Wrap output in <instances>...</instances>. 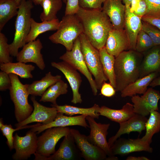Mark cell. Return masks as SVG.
<instances>
[{
  "label": "cell",
  "instance_id": "34",
  "mask_svg": "<svg viewBox=\"0 0 160 160\" xmlns=\"http://www.w3.org/2000/svg\"><path fill=\"white\" fill-rule=\"evenodd\" d=\"M62 0H43L41 4L43 12L40 18L41 21H51L57 18V14L62 8Z\"/></svg>",
  "mask_w": 160,
  "mask_h": 160
},
{
  "label": "cell",
  "instance_id": "29",
  "mask_svg": "<svg viewBox=\"0 0 160 160\" xmlns=\"http://www.w3.org/2000/svg\"><path fill=\"white\" fill-rule=\"evenodd\" d=\"M52 106L56 108L58 113H64L69 116H72L76 114L85 115L94 119H98L100 115L98 113L100 108L99 105L95 104L89 108H81L68 105H59L56 104H52Z\"/></svg>",
  "mask_w": 160,
  "mask_h": 160
},
{
  "label": "cell",
  "instance_id": "18",
  "mask_svg": "<svg viewBox=\"0 0 160 160\" xmlns=\"http://www.w3.org/2000/svg\"><path fill=\"white\" fill-rule=\"evenodd\" d=\"M149 144L142 141L140 138L117 139L110 147L112 154L125 155L134 152L145 151L152 153L153 149Z\"/></svg>",
  "mask_w": 160,
  "mask_h": 160
},
{
  "label": "cell",
  "instance_id": "28",
  "mask_svg": "<svg viewBox=\"0 0 160 160\" xmlns=\"http://www.w3.org/2000/svg\"><path fill=\"white\" fill-rule=\"evenodd\" d=\"M0 69L8 74H14L21 78L32 79L33 76L31 72L35 69V67L31 64L18 62L0 63Z\"/></svg>",
  "mask_w": 160,
  "mask_h": 160
},
{
  "label": "cell",
  "instance_id": "22",
  "mask_svg": "<svg viewBox=\"0 0 160 160\" xmlns=\"http://www.w3.org/2000/svg\"><path fill=\"white\" fill-rule=\"evenodd\" d=\"M142 21L141 17L132 12L130 7H125L124 29L129 41V50H135L137 37L142 29Z\"/></svg>",
  "mask_w": 160,
  "mask_h": 160
},
{
  "label": "cell",
  "instance_id": "40",
  "mask_svg": "<svg viewBox=\"0 0 160 160\" xmlns=\"http://www.w3.org/2000/svg\"><path fill=\"white\" fill-rule=\"evenodd\" d=\"M105 0H79L80 7L89 9H102V5Z\"/></svg>",
  "mask_w": 160,
  "mask_h": 160
},
{
  "label": "cell",
  "instance_id": "49",
  "mask_svg": "<svg viewBox=\"0 0 160 160\" xmlns=\"http://www.w3.org/2000/svg\"><path fill=\"white\" fill-rule=\"evenodd\" d=\"M43 0H33V3L36 5H41Z\"/></svg>",
  "mask_w": 160,
  "mask_h": 160
},
{
  "label": "cell",
  "instance_id": "42",
  "mask_svg": "<svg viewBox=\"0 0 160 160\" xmlns=\"http://www.w3.org/2000/svg\"><path fill=\"white\" fill-rule=\"evenodd\" d=\"M66 4L65 15H75L80 7L79 0H67Z\"/></svg>",
  "mask_w": 160,
  "mask_h": 160
},
{
  "label": "cell",
  "instance_id": "10",
  "mask_svg": "<svg viewBox=\"0 0 160 160\" xmlns=\"http://www.w3.org/2000/svg\"><path fill=\"white\" fill-rule=\"evenodd\" d=\"M14 147L15 152L12 156L15 160L27 159L36 152L37 139L36 133L30 130L23 137L16 133L14 136Z\"/></svg>",
  "mask_w": 160,
  "mask_h": 160
},
{
  "label": "cell",
  "instance_id": "31",
  "mask_svg": "<svg viewBox=\"0 0 160 160\" xmlns=\"http://www.w3.org/2000/svg\"><path fill=\"white\" fill-rule=\"evenodd\" d=\"M19 5L15 0H0V31L6 23L17 16Z\"/></svg>",
  "mask_w": 160,
  "mask_h": 160
},
{
  "label": "cell",
  "instance_id": "24",
  "mask_svg": "<svg viewBox=\"0 0 160 160\" xmlns=\"http://www.w3.org/2000/svg\"><path fill=\"white\" fill-rule=\"evenodd\" d=\"M98 113L100 115L119 124L127 121L135 114L133 105L129 103H126L120 109H113L103 106L100 107Z\"/></svg>",
  "mask_w": 160,
  "mask_h": 160
},
{
  "label": "cell",
  "instance_id": "23",
  "mask_svg": "<svg viewBox=\"0 0 160 160\" xmlns=\"http://www.w3.org/2000/svg\"><path fill=\"white\" fill-rule=\"evenodd\" d=\"M155 46L145 52L141 63L139 78L153 72L160 73V47Z\"/></svg>",
  "mask_w": 160,
  "mask_h": 160
},
{
  "label": "cell",
  "instance_id": "45",
  "mask_svg": "<svg viewBox=\"0 0 160 160\" xmlns=\"http://www.w3.org/2000/svg\"><path fill=\"white\" fill-rule=\"evenodd\" d=\"M100 89V94L107 97H111L113 96L116 92L110 83H107L105 81L103 83Z\"/></svg>",
  "mask_w": 160,
  "mask_h": 160
},
{
  "label": "cell",
  "instance_id": "9",
  "mask_svg": "<svg viewBox=\"0 0 160 160\" xmlns=\"http://www.w3.org/2000/svg\"><path fill=\"white\" fill-rule=\"evenodd\" d=\"M86 119L89 123L90 130L89 135L87 136L88 140L104 151L108 156L107 160H118L117 157L112 154L106 139L110 124L97 123L94 118L89 116H87Z\"/></svg>",
  "mask_w": 160,
  "mask_h": 160
},
{
  "label": "cell",
  "instance_id": "6",
  "mask_svg": "<svg viewBox=\"0 0 160 160\" xmlns=\"http://www.w3.org/2000/svg\"><path fill=\"white\" fill-rule=\"evenodd\" d=\"M81 49L87 67L95 78L98 89L108 80L105 75L101 62L99 52L90 43L83 33L79 36Z\"/></svg>",
  "mask_w": 160,
  "mask_h": 160
},
{
  "label": "cell",
  "instance_id": "25",
  "mask_svg": "<svg viewBox=\"0 0 160 160\" xmlns=\"http://www.w3.org/2000/svg\"><path fill=\"white\" fill-rule=\"evenodd\" d=\"M159 73L153 72L141 78L127 86L121 92L122 97H132L137 94H143L147 90V87L156 77L159 76Z\"/></svg>",
  "mask_w": 160,
  "mask_h": 160
},
{
  "label": "cell",
  "instance_id": "3",
  "mask_svg": "<svg viewBox=\"0 0 160 160\" xmlns=\"http://www.w3.org/2000/svg\"><path fill=\"white\" fill-rule=\"evenodd\" d=\"M33 2L30 0H22L18 7L15 22V32L12 42L9 44L10 54L16 57L19 48L26 44V40L31 30V10Z\"/></svg>",
  "mask_w": 160,
  "mask_h": 160
},
{
  "label": "cell",
  "instance_id": "17",
  "mask_svg": "<svg viewBox=\"0 0 160 160\" xmlns=\"http://www.w3.org/2000/svg\"><path fill=\"white\" fill-rule=\"evenodd\" d=\"M85 115L76 116H67L63 113H58L54 121L47 124H38L33 125L31 130L36 134H39L46 129L53 127H67L69 126H79L85 128L89 127L86 121Z\"/></svg>",
  "mask_w": 160,
  "mask_h": 160
},
{
  "label": "cell",
  "instance_id": "8",
  "mask_svg": "<svg viewBox=\"0 0 160 160\" xmlns=\"http://www.w3.org/2000/svg\"><path fill=\"white\" fill-rule=\"evenodd\" d=\"M67 127H53L48 128L38 137L37 155L44 157H48L54 153L55 146L62 137L70 132Z\"/></svg>",
  "mask_w": 160,
  "mask_h": 160
},
{
  "label": "cell",
  "instance_id": "26",
  "mask_svg": "<svg viewBox=\"0 0 160 160\" xmlns=\"http://www.w3.org/2000/svg\"><path fill=\"white\" fill-rule=\"evenodd\" d=\"M60 75H53L51 72L45 74V76L39 80L33 81L28 84L27 89L29 95L32 96H41L45 91L51 85L61 79Z\"/></svg>",
  "mask_w": 160,
  "mask_h": 160
},
{
  "label": "cell",
  "instance_id": "35",
  "mask_svg": "<svg viewBox=\"0 0 160 160\" xmlns=\"http://www.w3.org/2000/svg\"><path fill=\"white\" fill-rule=\"evenodd\" d=\"M154 46L149 36L143 30L137 35L135 50L140 53L144 52Z\"/></svg>",
  "mask_w": 160,
  "mask_h": 160
},
{
  "label": "cell",
  "instance_id": "33",
  "mask_svg": "<svg viewBox=\"0 0 160 160\" xmlns=\"http://www.w3.org/2000/svg\"><path fill=\"white\" fill-rule=\"evenodd\" d=\"M145 124L146 132L140 140L150 144L153 135L160 130V113L156 111H151Z\"/></svg>",
  "mask_w": 160,
  "mask_h": 160
},
{
  "label": "cell",
  "instance_id": "48",
  "mask_svg": "<svg viewBox=\"0 0 160 160\" xmlns=\"http://www.w3.org/2000/svg\"><path fill=\"white\" fill-rule=\"evenodd\" d=\"M132 0H123L125 7H129Z\"/></svg>",
  "mask_w": 160,
  "mask_h": 160
},
{
  "label": "cell",
  "instance_id": "20",
  "mask_svg": "<svg viewBox=\"0 0 160 160\" xmlns=\"http://www.w3.org/2000/svg\"><path fill=\"white\" fill-rule=\"evenodd\" d=\"M105 47L107 52L115 57L123 52L129 50V41L124 29H111Z\"/></svg>",
  "mask_w": 160,
  "mask_h": 160
},
{
  "label": "cell",
  "instance_id": "13",
  "mask_svg": "<svg viewBox=\"0 0 160 160\" xmlns=\"http://www.w3.org/2000/svg\"><path fill=\"white\" fill-rule=\"evenodd\" d=\"M70 132L73 136L82 157L86 160H104L107 159V155L100 148L90 142L87 136L81 134L76 129H70Z\"/></svg>",
  "mask_w": 160,
  "mask_h": 160
},
{
  "label": "cell",
  "instance_id": "1",
  "mask_svg": "<svg viewBox=\"0 0 160 160\" xmlns=\"http://www.w3.org/2000/svg\"><path fill=\"white\" fill-rule=\"evenodd\" d=\"M76 15L82 25L83 33L91 44L98 50L105 47L113 28L107 15L102 9L80 7Z\"/></svg>",
  "mask_w": 160,
  "mask_h": 160
},
{
  "label": "cell",
  "instance_id": "15",
  "mask_svg": "<svg viewBox=\"0 0 160 160\" xmlns=\"http://www.w3.org/2000/svg\"><path fill=\"white\" fill-rule=\"evenodd\" d=\"M51 64L52 67L61 71L68 82L73 94L71 102L75 104L81 103L82 102V100L79 89L82 79L77 70L64 61L57 63L52 62Z\"/></svg>",
  "mask_w": 160,
  "mask_h": 160
},
{
  "label": "cell",
  "instance_id": "51",
  "mask_svg": "<svg viewBox=\"0 0 160 160\" xmlns=\"http://www.w3.org/2000/svg\"><path fill=\"white\" fill-rule=\"evenodd\" d=\"M65 3H66L67 0H62Z\"/></svg>",
  "mask_w": 160,
  "mask_h": 160
},
{
  "label": "cell",
  "instance_id": "32",
  "mask_svg": "<svg viewBox=\"0 0 160 160\" xmlns=\"http://www.w3.org/2000/svg\"><path fill=\"white\" fill-rule=\"evenodd\" d=\"M68 85L61 79L50 86L41 96L40 102H49L53 105L57 104L56 100L60 95L66 94Z\"/></svg>",
  "mask_w": 160,
  "mask_h": 160
},
{
  "label": "cell",
  "instance_id": "2",
  "mask_svg": "<svg viewBox=\"0 0 160 160\" xmlns=\"http://www.w3.org/2000/svg\"><path fill=\"white\" fill-rule=\"evenodd\" d=\"M135 50L125 51L115 57L114 73L116 92H121L127 86L139 78L143 60Z\"/></svg>",
  "mask_w": 160,
  "mask_h": 160
},
{
  "label": "cell",
  "instance_id": "36",
  "mask_svg": "<svg viewBox=\"0 0 160 160\" xmlns=\"http://www.w3.org/2000/svg\"><path fill=\"white\" fill-rule=\"evenodd\" d=\"M8 40L3 33L0 32V63L12 62V58L10 56Z\"/></svg>",
  "mask_w": 160,
  "mask_h": 160
},
{
  "label": "cell",
  "instance_id": "47",
  "mask_svg": "<svg viewBox=\"0 0 160 160\" xmlns=\"http://www.w3.org/2000/svg\"><path fill=\"white\" fill-rule=\"evenodd\" d=\"M126 160H149V159L147 157L144 156H129L127 157Z\"/></svg>",
  "mask_w": 160,
  "mask_h": 160
},
{
  "label": "cell",
  "instance_id": "11",
  "mask_svg": "<svg viewBox=\"0 0 160 160\" xmlns=\"http://www.w3.org/2000/svg\"><path fill=\"white\" fill-rule=\"evenodd\" d=\"M160 99V93L152 87L148 89L142 96L135 95L131 98L134 112L144 116L151 111L159 110L158 104Z\"/></svg>",
  "mask_w": 160,
  "mask_h": 160
},
{
  "label": "cell",
  "instance_id": "50",
  "mask_svg": "<svg viewBox=\"0 0 160 160\" xmlns=\"http://www.w3.org/2000/svg\"><path fill=\"white\" fill-rule=\"evenodd\" d=\"M15 0L17 2V3L19 5L22 0ZM31 0L33 1V0Z\"/></svg>",
  "mask_w": 160,
  "mask_h": 160
},
{
  "label": "cell",
  "instance_id": "46",
  "mask_svg": "<svg viewBox=\"0 0 160 160\" xmlns=\"http://www.w3.org/2000/svg\"><path fill=\"white\" fill-rule=\"evenodd\" d=\"M158 86H160V76H159L154 79L149 85V86L152 87Z\"/></svg>",
  "mask_w": 160,
  "mask_h": 160
},
{
  "label": "cell",
  "instance_id": "16",
  "mask_svg": "<svg viewBox=\"0 0 160 160\" xmlns=\"http://www.w3.org/2000/svg\"><path fill=\"white\" fill-rule=\"evenodd\" d=\"M42 48V44L39 39L27 43L18 52L16 60L18 62L25 63H34L41 70H43L45 68V65L41 53Z\"/></svg>",
  "mask_w": 160,
  "mask_h": 160
},
{
  "label": "cell",
  "instance_id": "44",
  "mask_svg": "<svg viewBox=\"0 0 160 160\" xmlns=\"http://www.w3.org/2000/svg\"><path fill=\"white\" fill-rule=\"evenodd\" d=\"M11 81L9 74L4 71L0 72V90L9 89L11 86Z\"/></svg>",
  "mask_w": 160,
  "mask_h": 160
},
{
  "label": "cell",
  "instance_id": "38",
  "mask_svg": "<svg viewBox=\"0 0 160 160\" xmlns=\"http://www.w3.org/2000/svg\"><path fill=\"white\" fill-rule=\"evenodd\" d=\"M142 30L149 36L154 45H160V30L155 26L142 21Z\"/></svg>",
  "mask_w": 160,
  "mask_h": 160
},
{
  "label": "cell",
  "instance_id": "4",
  "mask_svg": "<svg viewBox=\"0 0 160 160\" xmlns=\"http://www.w3.org/2000/svg\"><path fill=\"white\" fill-rule=\"evenodd\" d=\"M83 32L82 25L76 14L65 15L56 32L49 39L53 43L62 45L67 51H70L76 39Z\"/></svg>",
  "mask_w": 160,
  "mask_h": 160
},
{
  "label": "cell",
  "instance_id": "21",
  "mask_svg": "<svg viewBox=\"0 0 160 160\" xmlns=\"http://www.w3.org/2000/svg\"><path fill=\"white\" fill-rule=\"evenodd\" d=\"M147 119L146 116L135 113L128 120L119 123L120 127L118 132L108 140V142L110 148L122 135L129 134L132 132L141 133L145 130V124Z\"/></svg>",
  "mask_w": 160,
  "mask_h": 160
},
{
  "label": "cell",
  "instance_id": "7",
  "mask_svg": "<svg viewBox=\"0 0 160 160\" xmlns=\"http://www.w3.org/2000/svg\"><path fill=\"white\" fill-rule=\"evenodd\" d=\"M59 59L68 63L83 74L87 79L94 95H97V86L84 59L79 36L75 41L71 50L67 51Z\"/></svg>",
  "mask_w": 160,
  "mask_h": 160
},
{
  "label": "cell",
  "instance_id": "12",
  "mask_svg": "<svg viewBox=\"0 0 160 160\" xmlns=\"http://www.w3.org/2000/svg\"><path fill=\"white\" fill-rule=\"evenodd\" d=\"M34 155V159L36 160H76L82 157L70 132L64 137L59 149L53 154L48 157H42L36 154Z\"/></svg>",
  "mask_w": 160,
  "mask_h": 160
},
{
  "label": "cell",
  "instance_id": "43",
  "mask_svg": "<svg viewBox=\"0 0 160 160\" xmlns=\"http://www.w3.org/2000/svg\"><path fill=\"white\" fill-rule=\"evenodd\" d=\"M148 7L147 14H156L160 13V0H144Z\"/></svg>",
  "mask_w": 160,
  "mask_h": 160
},
{
  "label": "cell",
  "instance_id": "37",
  "mask_svg": "<svg viewBox=\"0 0 160 160\" xmlns=\"http://www.w3.org/2000/svg\"><path fill=\"white\" fill-rule=\"evenodd\" d=\"M0 129L3 135L7 140V143L10 150L14 148L13 133L16 131L21 129L20 127L13 129L11 124H4L2 118L0 119Z\"/></svg>",
  "mask_w": 160,
  "mask_h": 160
},
{
  "label": "cell",
  "instance_id": "30",
  "mask_svg": "<svg viewBox=\"0 0 160 160\" xmlns=\"http://www.w3.org/2000/svg\"><path fill=\"white\" fill-rule=\"evenodd\" d=\"M99 51L104 73L110 83L115 88L116 83L114 67L115 57L107 52L105 46Z\"/></svg>",
  "mask_w": 160,
  "mask_h": 160
},
{
  "label": "cell",
  "instance_id": "14",
  "mask_svg": "<svg viewBox=\"0 0 160 160\" xmlns=\"http://www.w3.org/2000/svg\"><path fill=\"white\" fill-rule=\"evenodd\" d=\"M34 107L31 114L25 119L16 124V128L21 127L28 124L34 122L47 124L54 120L58 113L56 107H48L39 103L34 96L31 97Z\"/></svg>",
  "mask_w": 160,
  "mask_h": 160
},
{
  "label": "cell",
  "instance_id": "19",
  "mask_svg": "<svg viewBox=\"0 0 160 160\" xmlns=\"http://www.w3.org/2000/svg\"><path fill=\"white\" fill-rule=\"evenodd\" d=\"M122 0H105L102 10L108 16L113 29H124L125 6Z\"/></svg>",
  "mask_w": 160,
  "mask_h": 160
},
{
  "label": "cell",
  "instance_id": "5",
  "mask_svg": "<svg viewBox=\"0 0 160 160\" xmlns=\"http://www.w3.org/2000/svg\"><path fill=\"white\" fill-rule=\"evenodd\" d=\"M9 74L12 83L9 89L10 98L14 105L16 119L20 122L27 119L33 109L28 102L29 94L27 89L28 84H23L17 75L13 73Z\"/></svg>",
  "mask_w": 160,
  "mask_h": 160
},
{
  "label": "cell",
  "instance_id": "27",
  "mask_svg": "<svg viewBox=\"0 0 160 160\" xmlns=\"http://www.w3.org/2000/svg\"><path fill=\"white\" fill-rule=\"evenodd\" d=\"M60 22L57 18L51 21L38 23L32 18L31 30L27 37L26 43L36 40L37 37L43 33L48 31L57 30Z\"/></svg>",
  "mask_w": 160,
  "mask_h": 160
},
{
  "label": "cell",
  "instance_id": "39",
  "mask_svg": "<svg viewBox=\"0 0 160 160\" xmlns=\"http://www.w3.org/2000/svg\"><path fill=\"white\" fill-rule=\"evenodd\" d=\"M130 10L136 15L142 17L147 13L148 7L144 0H132Z\"/></svg>",
  "mask_w": 160,
  "mask_h": 160
},
{
  "label": "cell",
  "instance_id": "41",
  "mask_svg": "<svg viewBox=\"0 0 160 160\" xmlns=\"http://www.w3.org/2000/svg\"><path fill=\"white\" fill-rule=\"evenodd\" d=\"M143 21L151 24L160 30V13L146 14L141 17Z\"/></svg>",
  "mask_w": 160,
  "mask_h": 160
}]
</instances>
